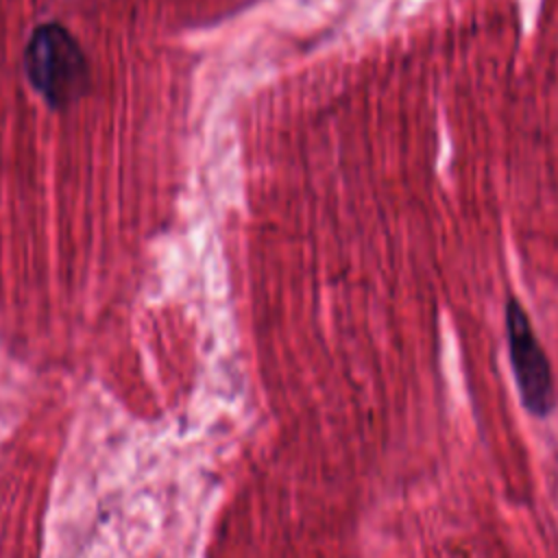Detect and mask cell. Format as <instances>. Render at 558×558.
Returning a JSON list of instances; mask_svg holds the SVG:
<instances>
[{"mask_svg":"<svg viewBox=\"0 0 558 558\" xmlns=\"http://www.w3.org/2000/svg\"><path fill=\"white\" fill-rule=\"evenodd\" d=\"M24 70L31 85L54 109L76 102L89 87V63L72 37L57 24H39L24 48Z\"/></svg>","mask_w":558,"mask_h":558,"instance_id":"6da1fadb","label":"cell"},{"mask_svg":"<svg viewBox=\"0 0 558 558\" xmlns=\"http://www.w3.org/2000/svg\"><path fill=\"white\" fill-rule=\"evenodd\" d=\"M506 338L510 368L523 408L536 418L549 416L556 408L551 364L534 333L525 307L514 296L506 303Z\"/></svg>","mask_w":558,"mask_h":558,"instance_id":"7a4b0ae2","label":"cell"}]
</instances>
